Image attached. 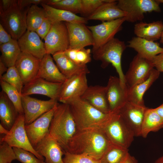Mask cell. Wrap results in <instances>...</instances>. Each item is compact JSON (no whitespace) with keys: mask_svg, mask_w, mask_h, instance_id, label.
I'll list each match as a JSON object with an SVG mask.
<instances>
[{"mask_svg":"<svg viewBox=\"0 0 163 163\" xmlns=\"http://www.w3.org/2000/svg\"><path fill=\"white\" fill-rule=\"evenodd\" d=\"M54 8L70 11L75 14H81V0H59L51 6Z\"/></svg>","mask_w":163,"mask_h":163,"instance_id":"obj_38","label":"cell"},{"mask_svg":"<svg viewBox=\"0 0 163 163\" xmlns=\"http://www.w3.org/2000/svg\"><path fill=\"white\" fill-rule=\"evenodd\" d=\"M117 1L105 4L93 13L86 18L87 21L97 20L102 22L114 20L125 17L126 13L120 9L117 5Z\"/></svg>","mask_w":163,"mask_h":163,"instance_id":"obj_27","label":"cell"},{"mask_svg":"<svg viewBox=\"0 0 163 163\" xmlns=\"http://www.w3.org/2000/svg\"><path fill=\"white\" fill-rule=\"evenodd\" d=\"M65 23L68 32L69 48H82L94 45L92 33L85 24Z\"/></svg>","mask_w":163,"mask_h":163,"instance_id":"obj_18","label":"cell"},{"mask_svg":"<svg viewBox=\"0 0 163 163\" xmlns=\"http://www.w3.org/2000/svg\"><path fill=\"white\" fill-rule=\"evenodd\" d=\"M155 109L158 115L163 120V103Z\"/></svg>","mask_w":163,"mask_h":163,"instance_id":"obj_50","label":"cell"},{"mask_svg":"<svg viewBox=\"0 0 163 163\" xmlns=\"http://www.w3.org/2000/svg\"><path fill=\"white\" fill-rule=\"evenodd\" d=\"M86 73H82L67 78L62 83L58 101L69 104L80 98L88 87Z\"/></svg>","mask_w":163,"mask_h":163,"instance_id":"obj_11","label":"cell"},{"mask_svg":"<svg viewBox=\"0 0 163 163\" xmlns=\"http://www.w3.org/2000/svg\"><path fill=\"white\" fill-rule=\"evenodd\" d=\"M41 60L27 53L21 52L15 64L24 85L36 77Z\"/></svg>","mask_w":163,"mask_h":163,"instance_id":"obj_19","label":"cell"},{"mask_svg":"<svg viewBox=\"0 0 163 163\" xmlns=\"http://www.w3.org/2000/svg\"><path fill=\"white\" fill-rule=\"evenodd\" d=\"M19 114L6 94L2 91L0 92V123L9 130L14 124Z\"/></svg>","mask_w":163,"mask_h":163,"instance_id":"obj_29","label":"cell"},{"mask_svg":"<svg viewBox=\"0 0 163 163\" xmlns=\"http://www.w3.org/2000/svg\"><path fill=\"white\" fill-rule=\"evenodd\" d=\"M52 25L51 21L46 17L40 27L35 32L41 39H44L49 32Z\"/></svg>","mask_w":163,"mask_h":163,"instance_id":"obj_43","label":"cell"},{"mask_svg":"<svg viewBox=\"0 0 163 163\" xmlns=\"http://www.w3.org/2000/svg\"><path fill=\"white\" fill-rule=\"evenodd\" d=\"M0 80L8 83L15 88L21 94L24 84L15 66L8 67L6 73L0 78Z\"/></svg>","mask_w":163,"mask_h":163,"instance_id":"obj_37","label":"cell"},{"mask_svg":"<svg viewBox=\"0 0 163 163\" xmlns=\"http://www.w3.org/2000/svg\"><path fill=\"white\" fill-rule=\"evenodd\" d=\"M65 55L78 65L85 66L91 60L90 49L69 48L64 51Z\"/></svg>","mask_w":163,"mask_h":163,"instance_id":"obj_35","label":"cell"},{"mask_svg":"<svg viewBox=\"0 0 163 163\" xmlns=\"http://www.w3.org/2000/svg\"><path fill=\"white\" fill-rule=\"evenodd\" d=\"M62 83H54L36 77L24 85L21 95L30 96L39 94L46 96L50 99L58 100Z\"/></svg>","mask_w":163,"mask_h":163,"instance_id":"obj_15","label":"cell"},{"mask_svg":"<svg viewBox=\"0 0 163 163\" xmlns=\"http://www.w3.org/2000/svg\"><path fill=\"white\" fill-rule=\"evenodd\" d=\"M41 5L44 10L46 17L52 24L63 21L85 24L88 22L86 18L79 16L70 11L56 8L43 3Z\"/></svg>","mask_w":163,"mask_h":163,"instance_id":"obj_25","label":"cell"},{"mask_svg":"<svg viewBox=\"0 0 163 163\" xmlns=\"http://www.w3.org/2000/svg\"><path fill=\"white\" fill-rule=\"evenodd\" d=\"M163 127V120L155 108H147L143 120L141 136L146 138L149 133L157 132Z\"/></svg>","mask_w":163,"mask_h":163,"instance_id":"obj_31","label":"cell"},{"mask_svg":"<svg viewBox=\"0 0 163 163\" xmlns=\"http://www.w3.org/2000/svg\"><path fill=\"white\" fill-rule=\"evenodd\" d=\"M8 68L4 62L0 59V78L5 72H7Z\"/></svg>","mask_w":163,"mask_h":163,"instance_id":"obj_48","label":"cell"},{"mask_svg":"<svg viewBox=\"0 0 163 163\" xmlns=\"http://www.w3.org/2000/svg\"><path fill=\"white\" fill-rule=\"evenodd\" d=\"M47 54L53 55L59 52H64L69 48L68 32L65 22L52 24L51 29L44 39Z\"/></svg>","mask_w":163,"mask_h":163,"instance_id":"obj_9","label":"cell"},{"mask_svg":"<svg viewBox=\"0 0 163 163\" xmlns=\"http://www.w3.org/2000/svg\"><path fill=\"white\" fill-rule=\"evenodd\" d=\"M15 160L17 158L13 147L5 142L0 143V163H11Z\"/></svg>","mask_w":163,"mask_h":163,"instance_id":"obj_42","label":"cell"},{"mask_svg":"<svg viewBox=\"0 0 163 163\" xmlns=\"http://www.w3.org/2000/svg\"><path fill=\"white\" fill-rule=\"evenodd\" d=\"M17 41L21 52L40 60L46 53L44 43L35 31L27 30Z\"/></svg>","mask_w":163,"mask_h":163,"instance_id":"obj_21","label":"cell"},{"mask_svg":"<svg viewBox=\"0 0 163 163\" xmlns=\"http://www.w3.org/2000/svg\"><path fill=\"white\" fill-rule=\"evenodd\" d=\"M154 67L150 60L137 54L125 75L126 85L129 88L144 82L149 78Z\"/></svg>","mask_w":163,"mask_h":163,"instance_id":"obj_12","label":"cell"},{"mask_svg":"<svg viewBox=\"0 0 163 163\" xmlns=\"http://www.w3.org/2000/svg\"><path fill=\"white\" fill-rule=\"evenodd\" d=\"M123 163H138V161L134 157L129 153Z\"/></svg>","mask_w":163,"mask_h":163,"instance_id":"obj_49","label":"cell"},{"mask_svg":"<svg viewBox=\"0 0 163 163\" xmlns=\"http://www.w3.org/2000/svg\"><path fill=\"white\" fill-rule=\"evenodd\" d=\"M150 61L159 72H163V53L154 57Z\"/></svg>","mask_w":163,"mask_h":163,"instance_id":"obj_45","label":"cell"},{"mask_svg":"<svg viewBox=\"0 0 163 163\" xmlns=\"http://www.w3.org/2000/svg\"><path fill=\"white\" fill-rule=\"evenodd\" d=\"M106 86L90 85L81 97L94 108L106 114L111 113L106 95Z\"/></svg>","mask_w":163,"mask_h":163,"instance_id":"obj_22","label":"cell"},{"mask_svg":"<svg viewBox=\"0 0 163 163\" xmlns=\"http://www.w3.org/2000/svg\"><path fill=\"white\" fill-rule=\"evenodd\" d=\"M53 59L61 73L68 78L82 73L88 74L90 71L87 66H81L69 58L64 52H57L53 55Z\"/></svg>","mask_w":163,"mask_h":163,"instance_id":"obj_26","label":"cell"},{"mask_svg":"<svg viewBox=\"0 0 163 163\" xmlns=\"http://www.w3.org/2000/svg\"><path fill=\"white\" fill-rule=\"evenodd\" d=\"M46 18L44 9L33 5L28 9L26 15L27 30L35 31Z\"/></svg>","mask_w":163,"mask_h":163,"instance_id":"obj_33","label":"cell"},{"mask_svg":"<svg viewBox=\"0 0 163 163\" xmlns=\"http://www.w3.org/2000/svg\"><path fill=\"white\" fill-rule=\"evenodd\" d=\"M13 39L11 35L0 23V45L7 43Z\"/></svg>","mask_w":163,"mask_h":163,"instance_id":"obj_46","label":"cell"},{"mask_svg":"<svg viewBox=\"0 0 163 163\" xmlns=\"http://www.w3.org/2000/svg\"><path fill=\"white\" fill-rule=\"evenodd\" d=\"M128 149L113 145L99 160L101 163H123L129 154Z\"/></svg>","mask_w":163,"mask_h":163,"instance_id":"obj_34","label":"cell"},{"mask_svg":"<svg viewBox=\"0 0 163 163\" xmlns=\"http://www.w3.org/2000/svg\"><path fill=\"white\" fill-rule=\"evenodd\" d=\"M0 84L2 91L6 94L18 113L24 114L21 94L15 88L1 80H0Z\"/></svg>","mask_w":163,"mask_h":163,"instance_id":"obj_36","label":"cell"},{"mask_svg":"<svg viewBox=\"0 0 163 163\" xmlns=\"http://www.w3.org/2000/svg\"><path fill=\"white\" fill-rule=\"evenodd\" d=\"M24 114H19L11 129L8 133L0 138V143L5 142L12 147L19 148L33 153L37 158L45 161L33 147L28 139L25 128Z\"/></svg>","mask_w":163,"mask_h":163,"instance_id":"obj_6","label":"cell"},{"mask_svg":"<svg viewBox=\"0 0 163 163\" xmlns=\"http://www.w3.org/2000/svg\"><path fill=\"white\" fill-rule=\"evenodd\" d=\"M147 107L127 101L118 113L133 132L135 136H141L142 125Z\"/></svg>","mask_w":163,"mask_h":163,"instance_id":"obj_17","label":"cell"},{"mask_svg":"<svg viewBox=\"0 0 163 163\" xmlns=\"http://www.w3.org/2000/svg\"><path fill=\"white\" fill-rule=\"evenodd\" d=\"M81 14L87 17L93 13L103 5L112 2L113 0H81Z\"/></svg>","mask_w":163,"mask_h":163,"instance_id":"obj_39","label":"cell"},{"mask_svg":"<svg viewBox=\"0 0 163 163\" xmlns=\"http://www.w3.org/2000/svg\"><path fill=\"white\" fill-rule=\"evenodd\" d=\"M160 39V43L163 44V30L162 32Z\"/></svg>","mask_w":163,"mask_h":163,"instance_id":"obj_53","label":"cell"},{"mask_svg":"<svg viewBox=\"0 0 163 163\" xmlns=\"http://www.w3.org/2000/svg\"><path fill=\"white\" fill-rule=\"evenodd\" d=\"M153 163H163V155L156 159Z\"/></svg>","mask_w":163,"mask_h":163,"instance_id":"obj_52","label":"cell"},{"mask_svg":"<svg viewBox=\"0 0 163 163\" xmlns=\"http://www.w3.org/2000/svg\"><path fill=\"white\" fill-rule=\"evenodd\" d=\"M112 145L102 129L77 130L70 141L66 151L86 155L100 160Z\"/></svg>","mask_w":163,"mask_h":163,"instance_id":"obj_1","label":"cell"},{"mask_svg":"<svg viewBox=\"0 0 163 163\" xmlns=\"http://www.w3.org/2000/svg\"><path fill=\"white\" fill-rule=\"evenodd\" d=\"M8 130L1 123H0V133L1 134L6 135L8 133Z\"/></svg>","mask_w":163,"mask_h":163,"instance_id":"obj_51","label":"cell"},{"mask_svg":"<svg viewBox=\"0 0 163 163\" xmlns=\"http://www.w3.org/2000/svg\"><path fill=\"white\" fill-rule=\"evenodd\" d=\"M44 0H18L17 4L21 9H24L30 7L33 5H37L43 3Z\"/></svg>","mask_w":163,"mask_h":163,"instance_id":"obj_44","label":"cell"},{"mask_svg":"<svg viewBox=\"0 0 163 163\" xmlns=\"http://www.w3.org/2000/svg\"><path fill=\"white\" fill-rule=\"evenodd\" d=\"M29 8L21 9L17 1L9 10L0 14V23L14 40H18L27 30L26 17Z\"/></svg>","mask_w":163,"mask_h":163,"instance_id":"obj_7","label":"cell"},{"mask_svg":"<svg viewBox=\"0 0 163 163\" xmlns=\"http://www.w3.org/2000/svg\"><path fill=\"white\" fill-rule=\"evenodd\" d=\"M157 1L160 3H163V0H157Z\"/></svg>","mask_w":163,"mask_h":163,"instance_id":"obj_54","label":"cell"},{"mask_svg":"<svg viewBox=\"0 0 163 163\" xmlns=\"http://www.w3.org/2000/svg\"><path fill=\"white\" fill-rule=\"evenodd\" d=\"M57 105L31 123L25 125L28 137L34 149L37 144L49 134L51 122Z\"/></svg>","mask_w":163,"mask_h":163,"instance_id":"obj_16","label":"cell"},{"mask_svg":"<svg viewBox=\"0 0 163 163\" xmlns=\"http://www.w3.org/2000/svg\"><path fill=\"white\" fill-rule=\"evenodd\" d=\"M21 98L25 125L31 123L58 104L56 99L42 100L30 96L21 95Z\"/></svg>","mask_w":163,"mask_h":163,"instance_id":"obj_13","label":"cell"},{"mask_svg":"<svg viewBox=\"0 0 163 163\" xmlns=\"http://www.w3.org/2000/svg\"><path fill=\"white\" fill-rule=\"evenodd\" d=\"M163 30L161 21L149 23L142 21L136 24L134 27V32L137 37L153 41L160 39Z\"/></svg>","mask_w":163,"mask_h":163,"instance_id":"obj_30","label":"cell"},{"mask_svg":"<svg viewBox=\"0 0 163 163\" xmlns=\"http://www.w3.org/2000/svg\"><path fill=\"white\" fill-rule=\"evenodd\" d=\"M17 1L15 0H0V14L9 10Z\"/></svg>","mask_w":163,"mask_h":163,"instance_id":"obj_47","label":"cell"},{"mask_svg":"<svg viewBox=\"0 0 163 163\" xmlns=\"http://www.w3.org/2000/svg\"><path fill=\"white\" fill-rule=\"evenodd\" d=\"M127 46L133 49L141 56L151 60L155 56L163 53L159 44L145 39L135 37L128 42Z\"/></svg>","mask_w":163,"mask_h":163,"instance_id":"obj_24","label":"cell"},{"mask_svg":"<svg viewBox=\"0 0 163 163\" xmlns=\"http://www.w3.org/2000/svg\"><path fill=\"white\" fill-rule=\"evenodd\" d=\"M77 131L70 105L58 103L51 122L49 135L56 140L65 152L70 141Z\"/></svg>","mask_w":163,"mask_h":163,"instance_id":"obj_2","label":"cell"},{"mask_svg":"<svg viewBox=\"0 0 163 163\" xmlns=\"http://www.w3.org/2000/svg\"><path fill=\"white\" fill-rule=\"evenodd\" d=\"M69 105L77 130L103 129L113 113H103L81 98L75 100Z\"/></svg>","mask_w":163,"mask_h":163,"instance_id":"obj_3","label":"cell"},{"mask_svg":"<svg viewBox=\"0 0 163 163\" xmlns=\"http://www.w3.org/2000/svg\"><path fill=\"white\" fill-rule=\"evenodd\" d=\"M113 145L128 149L134 134L119 113H113L102 129Z\"/></svg>","mask_w":163,"mask_h":163,"instance_id":"obj_5","label":"cell"},{"mask_svg":"<svg viewBox=\"0 0 163 163\" xmlns=\"http://www.w3.org/2000/svg\"><path fill=\"white\" fill-rule=\"evenodd\" d=\"M17 160L22 163H45L44 161L37 158L32 153L18 147H13Z\"/></svg>","mask_w":163,"mask_h":163,"instance_id":"obj_41","label":"cell"},{"mask_svg":"<svg viewBox=\"0 0 163 163\" xmlns=\"http://www.w3.org/2000/svg\"><path fill=\"white\" fill-rule=\"evenodd\" d=\"M64 155V163H101L99 160L86 155L76 154L66 151Z\"/></svg>","mask_w":163,"mask_h":163,"instance_id":"obj_40","label":"cell"},{"mask_svg":"<svg viewBox=\"0 0 163 163\" xmlns=\"http://www.w3.org/2000/svg\"><path fill=\"white\" fill-rule=\"evenodd\" d=\"M0 59L8 68L14 66L21 52L17 40L13 39L7 43L0 45Z\"/></svg>","mask_w":163,"mask_h":163,"instance_id":"obj_32","label":"cell"},{"mask_svg":"<svg viewBox=\"0 0 163 163\" xmlns=\"http://www.w3.org/2000/svg\"><path fill=\"white\" fill-rule=\"evenodd\" d=\"M106 95L111 113H117L128 101V87H123L119 77L110 76L106 86Z\"/></svg>","mask_w":163,"mask_h":163,"instance_id":"obj_14","label":"cell"},{"mask_svg":"<svg viewBox=\"0 0 163 163\" xmlns=\"http://www.w3.org/2000/svg\"><path fill=\"white\" fill-rule=\"evenodd\" d=\"M160 74V72L153 68L149 77L146 80L132 87L128 88V101L138 105L145 106L143 95L145 92L158 78Z\"/></svg>","mask_w":163,"mask_h":163,"instance_id":"obj_28","label":"cell"},{"mask_svg":"<svg viewBox=\"0 0 163 163\" xmlns=\"http://www.w3.org/2000/svg\"><path fill=\"white\" fill-rule=\"evenodd\" d=\"M126 48L124 41L114 38L109 41L92 52L94 59L101 62V66L103 68L111 64L114 67L119 75L122 86L126 85L125 75L122 69L121 59L122 54Z\"/></svg>","mask_w":163,"mask_h":163,"instance_id":"obj_4","label":"cell"},{"mask_svg":"<svg viewBox=\"0 0 163 163\" xmlns=\"http://www.w3.org/2000/svg\"><path fill=\"white\" fill-rule=\"evenodd\" d=\"M35 149L44 157L45 163H64L62 156L65 152L49 134L37 144Z\"/></svg>","mask_w":163,"mask_h":163,"instance_id":"obj_20","label":"cell"},{"mask_svg":"<svg viewBox=\"0 0 163 163\" xmlns=\"http://www.w3.org/2000/svg\"><path fill=\"white\" fill-rule=\"evenodd\" d=\"M159 4L154 0H119L117 2L118 7L126 13L125 21L132 23L142 21L145 13L161 12Z\"/></svg>","mask_w":163,"mask_h":163,"instance_id":"obj_8","label":"cell"},{"mask_svg":"<svg viewBox=\"0 0 163 163\" xmlns=\"http://www.w3.org/2000/svg\"><path fill=\"white\" fill-rule=\"evenodd\" d=\"M125 21L123 17L112 21L102 22L97 25L87 26L92 33L94 40V44L91 52L114 38L115 35L122 30V24Z\"/></svg>","mask_w":163,"mask_h":163,"instance_id":"obj_10","label":"cell"},{"mask_svg":"<svg viewBox=\"0 0 163 163\" xmlns=\"http://www.w3.org/2000/svg\"><path fill=\"white\" fill-rule=\"evenodd\" d=\"M51 55L46 53L41 60L36 77L54 83H63L66 77L61 73L54 62Z\"/></svg>","mask_w":163,"mask_h":163,"instance_id":"obj_23","label":"cell"}]
</instances>
